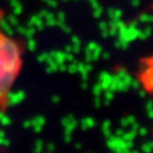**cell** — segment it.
Returning a JSON list of instances; mask_svg holds the SVG:
<instances>
[{"label": "cell", "mask_w": 153, "mask_h": 153, "mask_svg": "<svg viewBox=\"0 0 153 153\" xmlns=\"http://www.w3.org/2000/svg\"><path fill=\"white\" fill-rule=\"evenodd\" d=\"M22 64L21 45L0 25V99L8 93Z\"/></svg>", "instance_id": "cell-1"}, {"label": "cell", "mask_w": 153, "mask_h": 153, "mask_svg": "<svg viewBox=\"0 0 153 153\" xmlns=\"http://www.w3.org/2000/svg\"><path fill=\"white\" fill-rule=\"evenodd\" d=\"M9 123H10V120H9L6 116L2 115L1 117H0V124H2V125H8Z\"/></svg>", "instance_id": "cell-2"}]
</instances>
